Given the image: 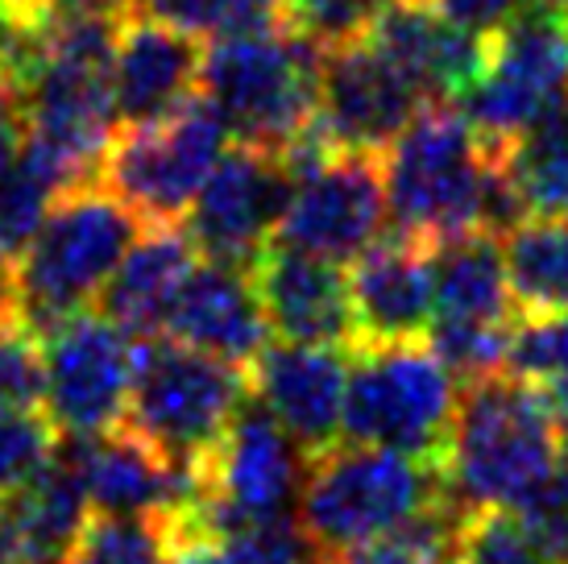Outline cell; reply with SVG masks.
Masks as SVG:
<instances>
[{
	"label": "cell",
	"instance_id": "cell-1",
	"mask_svg": "<svg viewBox=\"0 0 568 564\" xmlns=\"http://www.w3.org/2000/svg\"><path fill=\"white\" fill-rule=\"evenodd\" d=\"M382 179L395 229L427 241L465 229L506 236L527 220L506 174L503 145H489L469 117L444 100H427L390 141L382 154Z\"/></svg>",
	"mask_w": 568,
	"mask_h": 564
},
{
	"label": "cell",
	"instance_id": "cell-2",
	"mask_svg": "<svg viewBox=\"0 0 568 564\" xmlns=\"http://www.w3.org/2000/svg\"><path fill=\"white\" fill-rule=\"evenodd\" d=\"M565 456V420L552 403L510 370L469 377L440 453L448 506L469 515L481 506H515Z\"/></svg>",
	"mask_w": 568,
	"mask_h": 564
},
{
	"label": "cell",
	"instance_id": "cell-3",
	"mask_svg": "<svg viewBox=\"0 0 568 564\" xmlns=\"http://www.w3.org/2000/svg\"><path fill=\"white\" fill-rule=\"evenodd\" d=\"M138 233L142 216L121 204L104 183L63 191L30 245L13 258L21 320L42 336L100 303Z\"/></svg>",
	"mask_w": 568,
	"mask_h": 564
},
{
	"label": "cell",
	"instance_id": "cell-4",
	"mask_svg": "<svg viewBox=\"0 0 568 564\" xmlns=\"http://www.w3.org/2000/svg\"><path fill=\"white\" fill-rule=\"evenodd\" d=\"M444 506L448 494H444L440 461L345 440L307 456L295 515L320 548L341 552L407 527Z\"/></svg>",
	"mask_w": 568,
	"mask_h": 564
},
{
	"label": "cell",
	"instance_id": "cell-5",
	"mask_svg": "<svg viewBox=\"0 0 568 564\" xmlns=\"http://www.w3.org/2000/svg\"><path fill=\"white\" fill-rule=\"evenodd\" d=\"M324 50L286 21L221 33L204 54L200 92L237 141L283 150L316 121Z\"/></svg>",
	"mask_w": 568,
	"mask_h": 564
},
{
	"label": "cell",
	"instance_id": "cell-6",
	"mask_svg": "<svg viewBox=\"0 0 568 564\" xmlns=\"http://www.w3.org/2000/svg\"><path fill=\"white\" fill-rule=\"evenodd\" d=\"M250 403V370L179 341L145 336L125 423L174 465H204Z\"/></svg>",
	"mask_w": 568,
	"mask_h": 564
},
{
	"label": "cell",
	"instance_id": "cell-7",
	"mask_svg": "<svg viewBox=\"0 0 568 564\" xmlns=\"http://www.w3.org/2000/svg\"><path fill=\"white\" fill-rule=\"evenodd\" d=\"M457 403V374L427 336L348 353L345 440L440 461Z\"/></svg>",
	"mask_w": 568,
	"mask_h": 564
},
{
	"label": "cell",
	"instance_id": "cell-8",
	"mask_svg": "<svg viewBox=\"0 0 568 564\" xmlns=\"http://www.w3.org/2000/svg\"><path fill=\"white\" fill-rule=\"evenodd\" d=\"M229 138L233 129L200 92L162 121L116 129L100 162V183L133 208L142 224H179L229 150Z\"/></svg>",
	"mask_w": 568,
	"mask_h": 564
},
{
	"label": "cell",
	"instance_id": "cell-9",
	"mask_svg": "<svg viewBox=\"0 0 568 564\" xmlns=\"http://www.w3.org/2000/svg\"><path fill=\"white\" fill-rule=\"evenodd\" d=\"M432 266H436V312L427 329L432 349L453 365L460 382L506 370L519 308L506 282L503 236L486 229L440 236L432 241Z\"/></svg>",
	"mask_w": 568,
	"mask_h": 564
},
{
	"label": "cell",
	"instance_id": "cell-10",
	"mask_svg": "<svg viewBox=\"0 0 568 564\" xmlns=\"http://www.w3.org/2000/svg\"><path fill=\"white\" fill-rule=\"evenodd\" d=\"M303 453L262 403H245L221 449L195 465V511L179 535H224L245 523L295 515L303 490Z\"/></svg>",
	"mask_w": 568,
	"mask_h": 564
},
{
	"label": "cell",
	"instance_id": "cell-11",
	"mask_svg": "<svg viewBox=\"0 0 568 564\" xmlns=\"http://www.w3.org/2000/svg\"><path fill=\"white\" fill-rule=\"evenodd\" d=\"M145 336L125 332L112 315L80 312L42 332L47 407L59 436H95L125 423Z\"/></svg>",
	"mask_w": 568,
	"mask_h": 564
},
{
	"label": "cell",
	"instance_id": "cell-12",
	"mask_svg": "<svg viewBox=\"0 0 568 564\" xmlns=\"http://www.w3.org/2000/svg\"><path fill=\"white\" fill-rule=\"evenodd\" d=\"M568 88V26L565 13L531 0L489 50L486 75L460 95V112L489 141L506 145L556 104Z\"/></svg>",
	"mask_w": 568,
	"mask_h": 564
},
{
	"label": "cell",
	"instance_id": "cell-13",
	"mask_svg": "<svg viewBox=\"0 0 568 564\" xmlns=\"http://www.w3.org/2000/svg\"><path fill=\"white\" fill-rule=\"evenodd\" d=\"M295 195V171L283 150L237 141L212 167L187 212V236L204 262L253 266L278 236L286 204Z\"/></svg>",
	"mask_w": 568,
	"mask_h": 564
},
{
	"label": "cell",
	"instance_id": "cell-14",
	"mask_svg": "<svg viewBox=\"0 0 568 564\" xmlns=\"http://www.w3.org/2000/svg\"><path fill=\"white\" fill-rule=\"evenodd\" d=\"M427 100L432 95L374 38L332 47L320 59L316 129L332 150L382 158Z\"/></svg>",
	"mask_w": 568,
	"mask_h": 564
},
{
	"label": "cell",
	"instance_id": "cell-15",
	"mask_svg": "<svg viewBox=\"0 0 568 564\" xmlns=\"http://www.w3.org/2000/svg\"><path fill=\"white\" fill-rule=\"evenodd\" d=\"M386 216L390 208H386L382 158L336 150L295 179V195L286 204L274 241L332 262H353L382 236Z\"/></svg>",
	"mask_w": 568,
	"mask_h": 564
},
{
	"label": "cell",
	"instance_id": "cell-16",
	"mask_svg": "<svg viewBox=\"0 0 568 564\" xmlns=\"http://www.w3.org/2000/svg\"><path fill=\"white\" fill-rule=\"evenodd\" d=\"M63 456L80 473L92 511L171 515L179 527L195 511V470L174 465L129 423H116L95 436H63Z\"/></svg>",
	"mask_w": 568,
	"mask_h": 564
},
{
	"label": "cell",
	"instance_id": "cell-17",
	"mask_svg": "<svg viewBox=\"0 0 568 564\" xmlns=\"http://www.w3.org/2000/svg\"><path fill=\"white\" fill-rule=\"evenodd\" d=\"M348 349L270 341L250 365V394L307 456L345 436Z\"/></svg>",
	"mask_w": 568,
	"mask_h": 564
},
{
	"label": "cell",
	"instance_id": "cell-18",
	"mask_svg": "<svg viewBox=\"0 0 568 564\" xmlns=\"http://www.w3.org/2000/svg\"><path fill=\"white\" fill-rule=\"evenodd\" d=\"M253 282L266 308L270 332L278 341L332 345L348 353L362 345L348 274L341 262L270 241L266 253L253 262Z\"/></svg>",
	"mask_w": 568,
	"mask_h": 564
},
{
	"label": "cell",
	"instance_id": "cell-19",
	"mask_svg": "<svg viewBox=\"0 0 568 564\" xmlns=\"http://www.w3.org/2000/svg\"><path fill=\"white\" fill-rule=\"evenodd\" d=\"M348 295L362 345L419 341L436 312V266L432 241L395 229L353 258Z\"/></svg>",
	"mask_w": 568,
	"mask_h": 564
},
{
	"label": "cell",
	"instance_id": "cell-20",
	"mask_svg": "<svg viewBox=\"0 0 568 564\" xmlns=\"http://www.w3.org/2000/svg\"><path fill=\"white\" fill-rule=\"evenodd\" d=\"M204 54V38L138 9L121 30L116 63H112L121 125L162 121L183 109L191 95H200Z\"/></svg>",
	"mask_w": 568,
	"mask_h": 564
},
{
	"label": "cell",
	"instance_id": "cell-21",
	"mask_svg": "<svg viewBox=\"0 0 568 564\" xmlns=\"http://www.w3.org/2000/svg\"><path fill=\"white\" fill-rule=\"evenodd\" d=\"M162 336L250 370L253 357L274 336L262 295H257V282H253V266L200 262L191 270L187 286L174 299V312Z\"/></svg>",
	"mask_w": 568,
	"mask_h": 564
},
{
	"label": "cell",
	"instance_id": "cell-22",
	"mask_svg": "<svg viewBox=\"0 0 568 564\" xmlns=\"http://www.w3.org/2000/svg\"><path fill=\"white\" fill-rule=\"evenodd\" d=\"M369 38L407 71L432 100H460L486 75L494 38L453 26L427 9V0H386Z\"/></svg>",
	"mask_w": 568,
	"mask_h": 564
},
{
	"label": "cell",
	"instance_id": "cell-23",
	"mask_svg": "<svg viewBox=\"0 0 568 564\" xmlns=\"http://www.w3.org/2000/svg\"><path fill=\"white\" fill-rule=\"evenodd\" d=\"M200 250L179 224H145V233L129 245L116 274L100 295V312L133 336H162L174 312V299L187 286Z\"/></svg>",
	"mask_w": 568,
	"mask_h": 564
},
{
	"label": "cell",
	"instance_id": "cell-24",
	"mask_svg": "<svg viewBox=\"0 0 568 564\" xmlns=\"http://www.w3.org/2000/svg\"><path fill=\"white\" fill-rule=\"evenodd\" d=\"M92 502L63 444L47 470L0 498V564H63Z\"/></svg>",
	"mask_w": 568,
	"mask_h": 564
},
{
	"label": "cell",
	"instance_id": "cell-25",
	"mask_svg": "<svg viewBox=\"0 0 568 564\" xmlns=\"http://www.w3.org/2000/svg\"><path fill=\"white\" fill-rule=\"evenodd\" d=\"M503 258L519 315L568 312V212L519 220L503 236Z\"/></svg>",
	"mask_w": 568,
	"mask_h": 564
},
{
	"label": "cell",
	"instance_id": "cell-26",
	"mask_svg": "<svg viewBox=\"0 0 568 564\" xmlns=\"http://www.w3.org/2000/svg\"><path fill=\"white\" fill-rule=\"evenodd\" d=\"M503 162L527 216L568 212V88L519 138L506 141Z\"/></svg>",
	"mask_w": 568,
	"mask_h": 564
},
{
	"label": "cell",
	"instance_id": "cell-27",
	"mask_svg": "<svg viewBox=\"0 0 568 564\" xmlns=\"http://www.w3.org/2000/svg\"><path fill=\"white\" fill-rule=\"evenodd\" d=\"M63 564H179V523L171 515L92 511Z\"/></svg>",
	"mask_w": 568,
	"mask_h": 564
},
{
	"label": "cell",
	"instance_id": "cell-28",
	"mask_svg": "<svg viewBox=\"0 0 568 564\" xmlns=\"http://www.w3.org/2000/svg\"><path fill=\"white\" fill-rule=\"evenodd\" d=\"M506 370L536 386L568 427V312L519 315Z\"/></svg>",
	"mask_w": 568,
	"mask_h": 564
},
{
	"label": "cell",
	"instance_id": "cell-29",
	"mask_svg": "<svg viewBox=\"0 0 568 564\" xmlns=\"http://www.w3.org/2000/svg\"><path fill=\"white\" fill-rule=\"evenodd\" d=\"M457 564H565L515 506H481L460 515Z\"/></svg>",
	"mask_w": 568,
	"mask_h": 564
},
{
	"label": "cell",
	"instance_id": "cell-30",
	"mask_svg": "<svg viewBox=\"0 0 568 564\" xmlns=\"http://www.w3.org/2000/svg\"><path fill=\"white\" fill-rule=\"evenodd\" d=\"M457 527L460 511L444 506L407 527L362 540L353 548L328 552L324 564H457Z\"/></svg>",
	"mask_w": 568,
	"mask_h": 564
},
{
	"label": "cell",
	"instance_id": "cell-31",
	"mask_svg": "<svg viewBox=\"0 0 568 564\" xmlns=\"http://www.w3.org/2000/svg\"><path fill=\"white\" fill-rule=\"evenodd\" d=\"M59 195L63 188L54 183V174L42 162H33L26 150H17L9 171L0 174V253L17 258L26 250Z\"/></svg>",
	"mask_w": 568,
	"mask_h": 564
},
{
	"label": "cell",
	"instance_id": "cell-32",
	"mask_svg": "<svg viewBox=\"0 0 568 564\" xmlns=\"http://www.w3.org/2000/svg\"><path fill=\"white\" fill-rule=\"evenodd\" d=\"M286 0H138V9L162 17L195 38H221V33L257 30L283 21Z\"/></svg>",
	"mask_w": 568,
	"mask_h": 564
},
{
	"label": "cell",
	"instance_id": "cell-33",
	"mask_svg": "<svg viewBox=\"0 0 568 564\" xmlns=\"http://www.w3.org/2000/svg\"><path fill=\"white\" fill-rule=\"evenodd\" d=\"M59 444L63 436L47 411H0V498L47 470Z\"/></svg>",
	"mask_w": 568,
	"mask_h": 564
},
{
	"label": "cell",
	"instance_id": "cell-34",
	"mask_svg": "<svg viewBox=\"0 0 568 564\" xmlns=\"http://www.w3.org/2000/svg\"><path fill=\"white\" fill-rule=\"evenodd\" d=\"M224 548L241 564H324L328 552L307 535L300 515L266 518V523H245L233 532L216 535Z\"/></svg>",
	"mask_w": 568,
	"mask_h": 564
},
{
	"label": "cell",
	"instance_id": "cell-35",
	"mask_svg": "<svg viewBox=\"0 0 568 564\" xmlns=\"http://www.w3.org/2000/svg\"><path fill=\"white\" fill-rule=\"evenodd\" d=\"M382 9L386 0H286L283 21L303 38H312L320 50H332L369 38Z\"/></svg>",
	"mask_w": 568,
	"mask_h": 564
},
{
	"label": "cell",
	"instance_id": "cell-36",
	"mask_svg": "<svg viewBox=\"0 0 568 564\" xmlns=\"http://www.w3.org/2000/svg\"><path fill=\"white\" fill-rule=\"evenodd\" d=\"M47 394V357L42 336L13 320L0 329V411H38Z\"/></svg>",
	"mask_w": 568,
	"mask_h": 564
},
{
	"label": "cell",
	"instance_id": "cell-37",
	"mask_svg": "<svg viewBox=\"0 0 568 564\" xmlns=\"http://www.w3.org/2000/svg\"><path fill=\"white\" fill-rule=\"evenodd\" d=\"M436 9L477 38H498L527 9V0H436Z\"/></svg>",
	"mask_w": 568,
	"mask_h": 564
},
{
	"label": "cell",
	"instance_id": "cell-38",
	"mask_svg": "<svg viewBox=\"0 0 568 564\" xmlns=\"http://www.w3.org/2000/svg\"><path fill=\"white\" fill-rule=\"evenodd\" d=\"M33 67V30L21 26L13 0H0V71L21 88Z\"/></svg>",
	"mask_w": 568,
	"mask_h": 564
},
{
	"label": "cell",
	"instance_id": "cell-39",
	"mask_svg": "<svg viewBox=\"0 0 568 564\" xmlns=\"http://www.w3.org/2000/svg\"><path fill=\"white\" fill-rule=\"evenodd\" d=\"M26 138V109H21V88L13 83V75L0 71V174L9 171V162L21 150Z\"/></svg>",
	"mask_w": 568,
	"mask_h": 564
},
{
	"label": "cell",
	"instance_id": "cell-40",
	"mask_svg": "<svg viewBox=\"0 0 568 564\" xmlns=\"http://www.w3.org/2000/svg\"><path fill=\"white\" fill-rule=\"evenodd\" d=\"M179 564H241V561L224 548L216 535L187 532L179 535Z\"/></svg>",
	"mask_w": 568,
	"mask_h": 564
},
{
	"label": "cell",
	"instance_id": "cell-41",
	"mask_svg": "<svg viewBox=\"0 0 568 564\" xmlns=\"http://www.w3.org/2000/svg\"><path fill=\"white\" fill-rule=\"evenodd\" d=\"M13 320H21V312H17V270L13 258L0 253V329L13 324Z\"/></svg>",
	"mask_w": 568,
	"mask_h": 564
},
{
	"label": "cell",
	"instance_id": "cell-42",
	"mask_svg": "<svg viewBox=\"0 0 568 564\" xmlns=\"http://www.w3.org/2000/svg\"><path fill=\"white\" fill-rule=\"evenodd\" d=\"M544 4H552V9H560V13H568V0H544Z\"/></svg>",
	"mask_w": 568,
	"mask_h": 564
},
{
	"label": "cell",
	"instance_id": "cell-43",
	"mask_svg": "<svg viewBox=\"0 0 568 564\" xmlns=\"http://www.w3.org/2000/svg\"><path fill=\"white\" fill-rule=\"evenodd\" d=\"M427 4H432V0H427Z\"/></svg>",
	"mask_w": 568,
	"mask_h": 564
},
{
	"label": "cell",
	"instance_id": "cell-44",
	"mask_svg": "<svg viewBox=\"0 0 568 564\" xmlns=\"http://www.w3.org/2000/svg\"><path fill=\"white\" fill-rule=\"evenodd\" d=\"M133 4H138V0H133Z\"/></svg>",
	"mask_w": 568,
	"mask_h": 564
}]
</instances>
